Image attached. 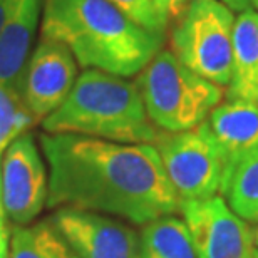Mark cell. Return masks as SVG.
Returning <instances> with one entry per match:
<instances>
[{
    "mask_svg": "<svg viewBox=\"0 0 258 258\" xmlns=\"http://www.w3.org/2000/svg\"><path fill=\"white\" fill-rule=\"evenodd\" d=\"M49 164V208L67 205L146 225L179 211L154 144H124L79 134L39 138Z\"/></svg>",
    "mask_w": 258,
    "mask_h": 258,
    "instance_id": "cell-1",
    "label": "cell"
},
{
    "mask_svg": "<svg viewBox=\"0 0 258 258\" xmlns=\"http://www.w3.org/2000/svg\"><path fill=\"white\" fill-rule=\"evenodd\" d=\"M40 37L62 42L86 69L121 77L139 74L163 45L109 0H44Z\"/></svg>",
    "mask_w": 258,
    "mask_h": 258,
    "instance_id": "cell-2",
    "label": "cell"
},
{
    "mask_svg": "<svg viewBox=\"0 0 258 258\" xmlns=\"http://www.w3.org/2000/svg\"><path fill=\"white\" fill-rule=\"evenodd\" d=\"M42 129L124 144H154L161 134L149 119L136 82L97 69L77 76L66 101L42 121Z\"/></svg>",
    "mask_w": 258,
    "mask_h": 258,
    "instance_id": "cell-3",
    "label": "cell"
},
{
    "mask_svg": "<svg viewBox=\"0 0 258 258\" xmlns=\"http://www.w3.org/2000/svg\"><path fill=\"white\" fill-rule=\"evenodd\" d=\"M136 86L149 119L166 133L193 129L223 99V87L183 66L169 49H161L138 74Z\"/></svg>",
    "mask_w": 258,
    "mask_h": 258,
    "instance_id": "cell-4",
    "label": "cell"
},
{
    "mask_svg": "<svg viewBox=\"0 0 258 258\" xmlns=\"http://www.w3.org/2000/svg\"><path fill=\"white\" fill-rule=\"evenodd\" d=\"M235 15L220 0H191L169 34L171 52L183 66L216 86L231 81Z\"/></svg>",
    "mask_w": 258,
    "mask_h": 258,
    "instance_id": "cell-5",
    "label": "cell"
},
{
    "mask_svg": "<svg viewBox=\"0 0 258 258\" xmlns=\"http://www.w3.org/2000/svg\"><path fill=\"white\" fill-rule=\"evenodd\" d=\"M179 201L215 196L223 181V158L208 122L181 133H161L154 143Z\"/></svg>",
    "mask_w": 258,
    "mask_h": 258,
    "instance_id": "cell-6",
    "label": "cell"
},
{
    "mask_svg": "<svg viewBox=\"0 0 258 258\" xmlns=\"http://www.w3.org/2000/svg\"><path fill=\"white\" fill-rule=\"evenodd\" d=\"M49 179L34 134L15 138L0 161V200L9 220L25 226L47 203Z\"/></svg>",
    "mask_w": 258,
    "mask_h": 258,
    "instance_id": "cell-7",
    "label": "cell"
},
{
    "mask_svg": "<svg viewBox=\"0 0 258 258\" xmlns=\"http://www.w3.org/2000/svg\"><path fill=\"white\" fill-rule=\"evenodd\" d=\"M179 211L198 258H253L258 250L255 230L218 195L181 201Z\"/></svg>",
    "mask_w": 258,
    "mask_h": 258,
    "instance_id": "cell-8",
    "label": "cell"
},
{
    "mask_svg": "<svg viewBox=\"0 0 258 258\" xmlns=\"http://www.w3.org/2000/svg\"><path fill=\"white\" fill-rule=\"evenodd\" d=\"M50 221L77 258H141L139 235L119 220L64 206Z\"/></svg>",
    "mask_w": 258,
    "mask_h": 258,
    "instance_id": "cell-9",
    "label": "cell"
},
{
    "mask_svg": "<svg viewBox=\"0 0 258 258\" xmlns=\"http://www.w3.org/2000/svg\"><path fill=\"white\" fill-rule=\"evenodd\" d=\"M77 60L62 42L40 37L24 74L22 99L35 122L66 101L77 79Z\"/></svg>",
    "mask_w": 258,
    "mask_h": 258,
    "instance_id": "cell-10",
    "label": "cell"
},
{
    "mask_svg": "<svg viewBox=\"0 0 258 258\" xmlns=\"http://www.w3.org/2000/svg\"><path fill=\"white\" fill-rule=\"evenodd\" d=\"M210 131L223 158L221 189L241 159L258 149V104L245 99H228L210 112Z\"/></svg>",
    "mask_w": 258,
    "mask_h": 258,
    "instance_id": "cell-11",
    "label": "cell"
},
{
    "mask_svg": "<svg viewBox=\"0 0 258 258\" xmlns=\"http://www.w3.org/2000/svg\"><path fill=\"white\" fill-rule=\"evenodd\" d=\"M42 7L44 0H22L0 32V84L20 96Z\"/></svg>",
    "mask_w": 258,
    "mask_h": 258,
    "instance_id": "cell-12",
    "label": "cell"
},
{
    "mask_svg": "<svg viewBox=\"0 0 258 258\" xmlns=\"http://www.w3.org/2000/svg\"><path fill=\"white\" fill-rule=\"evenodd\" d=\"M228 97L258 104V14L251 9L235 19Z\"/></svg>",
    "mask_w": 258,
    "mask_h": 258,
    "instance_id": "cell-13",
    "label": "cell"
},
{
    "mask_svg": "<svg viewBox=\"0 0 258 258\" xmlns=\"http://www.w3.org/2000/svg\"><path fill=\"white\" fill-rule=\"evenodd\" d=\"M141 258H198L184 220L168 215L143 225Z\"/></svg>",
    "mask_w": 258,
    "mask_h": 258,
    "instance_id": "cell-14",
    "label": "cell"
},
{
    "mask_svg": "<svg viewBox=\"0 0 258 258\" xmlns=\"http://www.w3.org/2000/svg\"><path fill=\"white\" fill-rule=\"evenodd\" d=\"M9 258H77L50 220L17 225L9 240Z\"/></svg>",
    "mask_w": 258,
    "mask_h": 258,
    "instance_id": "cell-15",
    "label": "cell"
},
{
    "mask_svg": "<svg viewBox=\"0 0 258 258\" xmlns=\"http://www.w3.org/2000/svg\"><path fill=\"white\" fill-rule=\"evenodd\" d=\"M223 195L236 215L245 221H258V149L236 164Z\"/></svg>",
    "mask_w": 258,
    "mask_h": 258,
    "instance_id": "cell-16",
    "label": "cell"
},
{
    "mask_svg": "<svg viewBox=\"0 0 258 258\" xmlns=\"http://www.w3.org/2000/svg\"><path fill=\"white\" fill-rule=\"evenodd\" d=\"M37 122L19 92L0 84V158L7 146Z\"/></svg>",
    "mask_w": 258,
    "mask_h": 258,
    "instance_id": "cell-17",
    "label": "cell"
},
{
    "mask_svg": "<svg viewBox=\"0 0 258 258\" xmlns=\"http://www.w3.org/2000/svg\"><path fill=\"white\" fill-rule=\"evenodd\" d=\"M109 2L116 5L126 17L131 19L139 27L164 37L169 22L159 14L153 0H109Z\"/></svg>",
    "mask_w": 258,
    "mask_h": 258,
    "instance_id": "cell-18",
    "label": "cell"
},
{
    "mask_svg": "<svg viewBox=\"0 0 258 258\" xmlns=\"http://www.w3.org/2000/svg\"><path fill=\"white\" fill-rule=\"evenodd\" d=\"M159 14L163 15L168 22H174L178 17H181V14L186 10L191 0H153Z\"/></svg>",
    "mask_w": 258,
    "mask_h": 258,
    "instance_id": "cell-19",
    "label": "cell"
},
{
    "mask_svg": "<svg viewBox=\"0 0 258 258\" xmlns=\"http://www.w3.org/2000/svg\"><path fill=\"white\" fill-rule=\"evenodd\" d=\"M22 0H0V32L17 10Z\"/></svg>",
    "mask_w": 258,
    "mask_h": 258,
    "instance_id": "cell-20",
    "label": "cell"
},
{
    "mask_svg": "<svg viewBox=\"0 0 258 258\" xmlns=\"http://www.w3.org/2000/svg\"><path fill=\"white\" fill-rule=\"evenodd\" d=\"M5 213H4V206L2 200H0V255H9V228H7V221H5Z\"/></svg>",
    "mask_w": 258,
    "mask_h": 258,
    "instance_id": "cell-21",
    "label": "cell"
},
{
    "mask_svg": "<svg viewBox=\"0 0 258 258\" xmlns=\"http://www.w3.org/2000/svg\"><path fill=\"white\" fill-rule=\"evenodd\" d=\"M225 5H228L231 10H236V12H243V10L250 9V0H220Z\"/></svg>",
    "mask_w": 258,
    "mask_h": 258,
    "instance_id": "cell-22",
    "label": "cell"
},
{
    "mask_svg": "<svg viewBox=\"0 0 258 258\" xmlns=\"http://www.w3.org/2000/svg\"><path fill=\"white\" fill-rule=\"evenodd\" d=\"M250 5H253V7L258 10V0H250Z\"/></svg>",
    "mask_w": 258,
    "mask_h": 258,
    "instance_id": "cell-23",
    "label": "cell"
},
{
    "mask_svg": "<svg viewBox=\"0 0 258 258\" xmlns=\"http://www.w3.org/2000/svg\"><path fill=\"white\" fill-rule=\"evenodd\" d=\"M255 243H256V246H258V228L255 230Z\"/></svg>",
    "mask_w": 258,
    "mask_h": 258,
    "instance_id": "cell-24",
    "label": "cell"
},
{
    "mask_svg": "<svg viewBox=\"0 0 258 258\" xmlns=\"http://www.w3.org/2000/svg\"><path fill=\"white\" fill-rule=\"evenodd\" d=\"M253 258H258V250L255 251V255H253Z\"/></svg>",
    "mask_w": 258,
    "mask_h": 258,
    "instance_id": "cell-25",
    "label": "cell"
},
{
    "mask_svg": "<svg viewBox=\"0 0 258 258\" xmlns=\"http://www.w3.org/2000/svg\"><path fill=\"white\" fill-rule=\"evenodd\" d=\"M0 258H9V255H0Z\"/></svg>",
    "mask_w": 258,
    "mask_h": 258,
    "instance_id": "cell-26",
    "label": "cell"
}]
</instances>
